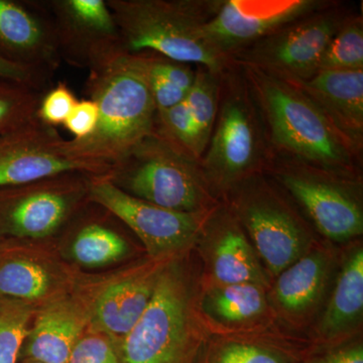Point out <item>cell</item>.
Here are the masks:
<instances>
[{
	"instance_id": "obj_1",
	"label": "cell",
	"mask_w": 363,
	"mask_h": 363,
	"mask_svg": "<svg viewBox=\"0 0 363 363\" xmlns=\"http://www.w3.org/2000/svg\"><path fill=\"white\" fill-rule=\"evenodd\" d=\"M238 66L259 108L272 157L359 177L362 155L344 140L302 91L259 69Z\"/></svg>"
},
{
	"instance_id": "obj_2",
	"label": "cell",
	"mask_w": 363,
	"mask_h": 363,
	"mask_svg": "<svg viewBox=\"0 0 363 363\" xmlns=\"http://www.w3.org/2000/svg\"><path fill=\"white\" fill-rule=\"evenodd\" d=\"M85 87L99 111L96 130L84 140L62 138L58 149L112 168L154 131L157 107L140 55L123 52L89 70Z\"/></svg>"
},
{
	"instance_id": "obj_3",
	"label": "cell",
	"mask_w": 363,
	"mask_h": 363,
	"mask_svg": "<svg viewBox=\"0 0 363 363\" xmlns=\"http://www.w3.org/2000/svg\"><path fill=\"white\" fill-rule=\"evenodd\" d=\"M220 0H107L124 52H152L222 73L233 65L207 45L203 28Z\"/></svg>"
},
{
	"instance_id": "obj_4",
	"label": "cell",
	"mask_w": 363,
	"mask_h": 363,
	"mask_svg": "<svg viewBox=\"0 0 363 363\" xmlns=\"http://www.w3.org/2000/svg\"><path fill=\"white\" fill-rule=\"evenodd\" d=\"M272 157L259 108L240 67L222 73L218 113L201 159L211 193L228 195L253 176L264 174Z\"/></svg>"
},
{
	"instance_id": "obj_5",
	"label": "cell",
	"mask_w": 363,
	"mask_h": 363,
	"mask_svg": "<svg viewBox=\"0 0 363 363\" xmlns=\"http://www.w3.org/2000/svg\"><path fill=\"white\" fill-rule=\"evenodd\" d=\"M106 178L133 197L183 213L216 206L199 160L152 133L112 167Z\"/></svg>"
},
{
	"instance_id": "obj_6",
	"label": "cell",
	"mask_w": 363,
	"mask_h": 363,
	"mask_svg": "<svg viewBox=\"0 0 363 363\" xmlns=\"http://www.w3.org/2000/svg\"><path fill=\"white\" fill-rule=\"evenodd\" d=\"M202 340L190 285L168 267L157 272L147 310L123 338V363H194Z\"/></svg>"
},
{
	"instance_id": "obj_7",
	"label": "cell",
	"mask_w": 363,
	"mask_h": 363,
	"mask_svg": "<svg viewBox=\"0 0 363 363\" xmlns=\"http://www.w3.org/2000/svg\"><path fill=\"white\" fill-rule=\"evenodd\" d=\"M264 174L297 202L325 238L344 242L362 235L359 177L340 175L272 156Z\"/></svg>"
},
{
	"instance_id": "obj_8",
	"label": "cell",
	"mask_w": 363,
	"mask_h": 363,
	"mask_svg": "<svg viewBox=\"0 0 363 363\" xmlns=\"http://www.w3.org/2000/svg\"><path fill=\"white\" fill-rule=\"evenodd\" d=\"M228 195L229 209L272 274L278 276L308 252L307 226L264 174L242 182Z\"/></svg>"
},
{
	"instance_id": "obj_9",
	"label": "cell",
	"mask_w": 363,
	"mask_h": 363,
	"mask_svg": "<svg viewBox=\"0 0 363 363\" xmlns=\"http://www.w3.org/2000/svg\"><path fill=\"white\" fill-rule=\"evenodd\" d=\"M353 13L342 2L332 1L236 52L231 62L259 69L286 82L309 80L319 72L332 38Z\"/></svg>"
},
{
	"instance_id": "obj_10",
	"label": "cell",
	"mask_w": 363,
	"mask_h": 363,
	"mask_svg": "<svg viewBox=\"0 0 363 363\" xmlns=\"http://www.w3.org/2000/svg\"><path fill=\"white\" fill-rule=\"evenodd\" d=\"M94 176L66 172L16 187L0 188V238H47L63 225L83 200Z\"/></svg>"
},
{
	"instance_id": "obj_11",
	"label": "cell",
	"mask_w": 363,
	"mask_h": 363,
	"mask_svg": "<svg viewBox=\"0 0 363 363\" xmlns=\"http://www.w3.org/2000/svg\"><path fill=\"white\" fill-rule=\"evenodd\" d=\"M89 201L108 210L128 226L154 257L190 247L201 235L209 213H183L156 206L123 192L106 176L93 177Z\"/></svg>"
},
{
	"instance_id": "obj_12",
	"label": "cell",
	"mask_w": 363,
	"mask_h": 363,
	"mask_svg": "<svg viewBox=\"0 0 363 363\" xmlns=\"http://www.w3.org/2000/svg\"><path fill=\"white\" fill-rule=\"evenodd\" d=\"M332 0H220L203 28L204 39L219 57L233 55L305 18Z\"/></svg>"
},
{
	"instance_id": "obj_13",
	"label": "cell",
	"mask_w": 363,
	"mask_h": 363,
	"mask_svg": "<svg viewBox=\"0 0 363 363\" xmlns=\"http://www.w3.org/2000/svg\"><path fill=\"white\" fill-rule=\"evenodd\" d=\"M62 60L88 71L124 52L121 33L104 0L45 1Z\"/></svg>"
},
{
	"instance_id": "obj_14",
	"label": "cell",
	"mask_w": 363,
	"mask_h": 363,
	"mask_svg": "<svg viewBox=\"0 0 363 363\" xmlns=\"http://www.w3.org/2000/svg\"><path fill=\"white\" fill-rule=\"evenodd\" d=\"M57 128L45 125L35 117L18 130L0 138V188L16 187L59 175L82 172L106 176L111 167L64 156Z\"/></svg>"
},
{
	"instance_id": "obj_15",
	"label": "cell",
	"mask_w": 363,
	"mask_h": 363,
	"mask_svg": "<svg viewBox=\"0 0 363 363\" xmlns=\"http://www.w3.org/2000/svg\"><path fill=\"white\" fill-rule=\"evenodd\" d=\"M0 58L52 77L62 58L45 1L0 0Z\"/></svg>"
},
{
	"instance_id": "obj_16",
	"label": "cell",
	"mask_w": 363,
	"mask_h": 363,
	"mask_svg": "<svg viewBox=\"0 0 363 363\" xmlns=\"http://www.w3.org/2000/svg\"><path fill=\"white\" fill-rule=\"evenodd\" d=\"M202 234L209 241V267L217 285L267 284L259 255L229 207L210 210Z\"/></svg>"
},
{
	"instance_id": "obj_17",
	"label": "cell",
	"mask_w": 363,
	"mask_h": 363,
	"mask_svg": "<svg viewBox=\"0 0 363 363\" xmlns=\"http://www.w3.org/2000/svg\"><path fill=\"white\" fill-rule=\"evenodd\" d=\"M290 83V82H289ZM295 85L358 154L363 152V70L319 71Z\"/></svg>"
},
{
	"instance_id": "obj_18",
	"label": "cell",
	"mask_w": 363,
	"mask_h": 363,
	"mask_svg": "<svg viewBox=\"0 0 363 363\" xmlns=\"http://www.w3.org/2000/svg\"><path fill=\"white\" fill-rule=\"evenodd\" d=\"M84 326V317L75 305H49L40 312L28 331L21 355L43 363H68Z\"/></svg>"
},
{
	"instance_id": "obj_19",
	"label": "cell",
	"mask_w": 363,
	"mask_h": 363,
	"mask_svg": "<svg viewBox=\"0 0 363 363\" xmlns=\"http://www.w3.org/2000/svg\"><path fill=\"white\" fill-rule=\"evenodd\" d=\"M157 277V272L136 274L107 286L93 307V322L99 331L125 337L147 310Z\"/></svg>"
},
{
	"instance_id": "obj_20",
	"label": "cell",
	"mask_w": 363,
	"mask_h": 363,
	"mask_svg": "<svg viewBox=\"0 0 363 363\" xmlns=\"http://www.w3.org/2000/svg\"><path fill=\"white\" fill-rule=\"evenodd\" d=\"M330 272L326 253L307 252L278 274L272 298L289 316L301 317L312 311L323 296Z\"/></svg>"
},
{
	"instance_id": "obj_21",
	"label": "cell",
	"mask_w": 363,
	"mask_h": 363,
	"mask_svg": "<svg viewBox=\"0 0 363 363\" xmlns=\"http://www.w3.org/2000/svg\"><path fill=\"white\" fill-rule=\"evenodd\" d=\"M363 312V250L351 252L339 274L328 307L322 317L320 331L334 338L350 330Z\"/></svg>"
},
{
	"instance_id": "obj_22",
	"label": "cell",
	"mask_w": 363,
	"mask_h": 363,
	"mask_svg": "<svg viewBox=\"0 0 363 363\" xmlns=\"http://www.w3.org/2000/svg\"><path fill=\"white\" fill-rule=\"evenodd\" d=\"M51 285L47 269L26 257L13 241L0 238V297L32 302L45 297Z\"/></svg>"
},
{
	"instance_id": "obj_23",
	"label": "cell",
	"mask_w": 363,
	"mask_h": 363,
	"mask_svg": "<svg viewBox=\"0 0 363 363\" xmlns=\"http://www.w3.org/2000/svg\"><path fill=\"white\" fill-rule=\"evenodd\" d=\"M264 286L255 284L217 285L204 295L203 311L224 325H238L252 321L267 309Z\"/></svg>"
},
{
	"instance_id": "obj_24",
	"label": "cell",
	"mask_w": 363,
	"mask_h": 363,
	"mask_svg": "<svg viewBox=\"0 0 363 363\" xmlns=\"http://www.w3.org/2000/svg\"><path fill=\"white\" fill-rule=\"evenodd\" d=\"M140 55L157 112L185 101L195 80L196 70L189 64L174 61L157 52Z\"/></svg>"
},
{
	"instance_id": "obj_25",
	"label": "cell",
	"mask_w": 363,
	"mask_h": 363,
	"mask_svg": "<svg viewBox=\"0 0 363 363\" xmlns=\"http://www.w3.org/2000/svg\"><path fill=\"white\" fill-rule=\"evenodd\" d=\"M222 73L197 67L194 83L185 99L194 121L200 159L211 138L218 113Z\"/></svg>"
},
{
	"instance_id": "obj_26",
	"label": "cell",
	"mask_w": 363,
	"mask_h": 363,
	"mask_svg": "<svg viewBox=\"0 0 363 363\" xmlns=\"http://www.w3.org/2000/svg\"><path fill=\"white\" fill-rule=\"evenodd\" d=\"M128 243L116 229L104 221L89 220L79 228L72 245L74 257L87 267H101L121 259Z\"/></svg>"
},
{
	"instance_id": "obj_27",
	"label": "cell",
	"mask_w": 363,
	"mask_h": 363,
	"mask_svg": "<svg viewBox=\"0 0 363 363\" xmlns=\"http://www.w3.org/2000/svg\"><path fill=\"white\" fill-rule=\"evenodd\" d=\"M363 70L362 13H353L332 38L319 71Z\"/></svg>"
},
{
	"instance_id": "obj_28",
	"label": "cell",
	"mask_w": 363,
	"mask_h": 363,
	"mask_svg": "<svg viewBox=\"0 0 363 363\" xmlns=\"http://www.w3.org/2000/svg\"><path fill=\"white\" fill-rule=\"evenodd\" d=\"M43 94L30 86L0 78V138L37 117Z\"/></svg>"
},
{
	"instance_id": "obj_29",
	"label": "cell",
	"mask_w": 363,
	"mask_h": 363,
	"mask_svg": "<svg viewBox=\"0 0 363 363\" xmlns=\"http://www.w3.org/2000/svg\"><path fill=\"white\" fill-rule=\"evenodd\" d=\"M33 316L30 304L0 297V363H18Z\"/></svg>"
},
{
	"instance_id": "obj_30",
	"label": "cell",
	"mask_w": 363,
	"mask_h": 363,
	"mask_svg": "<svg viewBox=\"0 0 363 363\" xmlns=\"http://www.w3.org/2000/svg\"><path fill=\"white\" fill-rule=\"evenodd\" d=\"M152 133L200 161L194 121L185 101L167 111L157 112Z\"/></svg>"
},
{
	"instance_id": "obj_31",
	"label": "cell",
	"mask_w": 363,
	"mask_h": 363,
	"mask_svg": "<svg viewBox=\"0 0 363 363\" xmlns=\"http://www.w3.org/2000/svg\"><path fill=\"white\" fill-rule=\"evenodd\" d=\"M78 99L65 82H59L45 91L37 111V118L45 125L56 128L64 125Z\"/></svg>"
},
{
	"instance_id": "obj_32",
	"label": "cell",
	"mask_w": 363,
	"mask_h": 363,
	"mask_svg": "<svg viewBox=\"0 0 363 363\" xmlns=\"http://www.w3.org/2000/svg\"><path fill=\"white\" fill-rule=\"evenodd\" d=\"M68 363H119V360L106 339L90 334L79 339L72 350Z\"/></svg>"
},
{
	"instance_id": "obj_33",
	"label": "cell",
	"mask_w": 363,
	"mask_h": 363,
	"mask_svg": "<svg viewBox=\"0 0 363 363\" xmlns=\"http://www.w3.org/2000/svg\"><path fill=\"white\" fill-rule=\"evenodd\" d=\"M214 363H285L276 353L247 343H228L215 357Z\"/></svg>"
},
{
	"instance_id": "obj_34",
	"label": "cell",
	"mask_w": 363,
	"mask_h": 363,
	"mask_svg": "<svg viewBox=\"0 0 363 363\" xmlns=\"http://www.w3.org/2000/svg\"><path fill=\"white\" fill-rule=\"evenodd\" d=\"M99 111L93 100H78L70 116L64 123L66 130L74 136L73 140H84L96 130Z\"/></svg>"
},
{
	"instance_id": "obj_35",
	"label": "cell",
	"mask_w": 363,
	"mask_h": 363,
	"mask_svg": "<svg viewBox=\"0 0 363 363\" xmlns=\"http://www.w3.org/2000/svg\"><path fill=\"white\" fill-rule=\"evenodd\" d=\"M0 78L21 83V84L28 85L45 92L48 83L50 82L52 77L44 73H40L39 71L16 65V64L0 58Z\"/></svg>"
},
{
	"instance_id": "obj_36",
	"label": "cell",
	"mask_w": 363,
	"mask_h": 363,
	"mask_svg": "<svg viewBox=\"0 0 363 363\" xmlns=\"http://www.w3.org/2000/svg\"><path fill=\"white\" fill-rule=\"evenodd\" d=\"M310 363H363L362 344L346 346L313 360Z\"/></svg>"
},
{
	"instance_id": "obj_37",
	"label": "cell",
	"mask_w": 363,
	"mask_h": 363,
	"mask_svg": "<svg viewBox=\"0 0 363 363\" xmlns=\"http://www.w3.org/2000/svg\"><path fill=\"white\" fill-rule=\"evenodd\" d=\"M23 363H43V362H37V360L28 359V358H26L25 362H23Z\"/></svg>"
}]
</instances>
